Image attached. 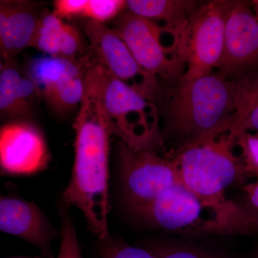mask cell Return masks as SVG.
<instances>
[{"label": "cell", "instance_id": "1", "mask_svg": "<svg viewBox=\"0 0 258 258\" xmlns=\"http://www.w3.org/2000/svg\"><path fill=\"white\" fill-rule=\"evenodd\" d=\"M85 81L84 98L74 123V166L63 198L81 210L90 230L103 241L109 237L108 160L113 133L101 103L96 61L88 67Z\"/></svg>", "mask_w": 258, "mask_h": 258}, {"label": "cell", "instance_id": "2", "mask_svg": "<svg viewBox=\"0 0 258 258\" xmlns=\"http://www.w3.org/2000/svg\"><path fill=\"white\" fill-rule=\"evenodd\" d=\"M228 133L179 147L174 158L180 181L216 215L224 233L258 231V215L226 198L227 189L249 176L233 154Z\"/></svg>", "mask_w": 258, "mask_h": 258}, {"label": "cell", "instance_id": "3", "mask_svg": "<svg viewBox=\"0 0 258 258\" xmlns=\"http://www.w3.org/2000/svg\"><path fill=\"white\" fill-rule=\"evenodd\" d=\"M158 83L153 103L163 120V131L179 147L222 134L235 112L232 81L216 73Z\"/></svg>", "mask_w": 258, "mask_h": 258}, {"label": "cell", "instance_id": "4", "mask_svg": "<svg viewBox=\"0 0 258 258\" xmlns=\"http://www.w3.org/2000/svg\"><path fill=\"white\" fill-rule=\"evenodd\" d=\"M98 74L101 103L112 133L132 149H154L162 138L156 105L100 63Z\"/></svg>", "mask_w": 258, "mask_h": 258}, {"label": "cell", "instance_id": "5", "mask_svg": "<svg viewBox=\"0 0 258 258\" xmlns=\"http://www.w3.org/2000/svg\"><path fill=\"white\" fill-rule=\"evenodd\" d=\"M113 30L126 43L142 69L149 74L162 80L177 79L184 74L186 57L184 48L177 42L170 47L162 43L164 33H174L167 27L159 26L152 20L128 10L115 18Z\"/></svg>", "mask_w": 258, "mask_h": 258}, {"label": "cell", "instance_id": "6", "mask_svg": "<svg viewBox=\"0 0 258 258\" xmlns=\"http://www.w3.org/2000/svg\"><path fill=\"white\" fill-rule=\"evenodd\" d=\"M118 156L123 198L135 215L181 182L174 159L161 157L154 149L137 150L120 142Z\"/></svg>", "mask_w": 258, "mask_h": 258}, {"label": "cell", "instance_id": "7", "mask_svg": "<svg viewBox=\"0 0 258 258\" xmlns=\"http://www.w3.org/2000/svg\"><path fill=\"white\" fill-rule=\"evenodd\" d=\"M234 3L215 0L203 3L191 16L186 31L184 79L211 74L216 68L223 52L226 23Z\"/></svg>", "mask_w": 258, "mask_h": 258}, {"label": "cell", "instance_id": "8", "mask_svg": "<svg viewBox=\"0 0 258 258\" xmlns=\"http://www.w3.org/2000/svg\"><path fill=\"white\" fill-rule=\"evenodd\" d=\"M136 215L164 230L224 233L215 213L181 182L164 190Z\"/></svg>", "mask_w": 258, "mask_h": 258}, {"label": "cell", "instance_id": "9", "mask_svg": "<svg viewBox=\"0 0 258 258\" xmlns=\"http://www.w3.org/2000/svg\"><path fill=\"white\" fill-rule=\"evenodd\" d=\"M81 25L89 40L95 60L117 79L133 86L152 101L159 83L157 77L142 69L121 37L103 24L88 19Z\"/></svg>", "mask_w": 258, "mask_h": 258}, {"label": "cell", "instance_id": "10", "mask_svg": "<svg viewBox=\"0 0 258 258\" xmlns=\"http://www.w3.org/2000/svg\"><path fill=\"white\" fill-rule=\"evenodd\" d=\"M216 74L227 79L258 71V17L247 1H235L226 23Z\"/></svg>", "mask_w": 258, "mask_h": 258}, {"label": "cell", "instance_id": "11", "mask_svg": "<svg viewBox=\"0 0 258 258\" xmlns=\"http://www.w3.org/2000/svg\"><path fill=\"white\" fill-rule=\"evenodd\" d=\"M49 161L43 136L35 125L16 120L0 131V163L5 172L16 175L42 170Z\"/></svg>", "mask_w": 258, "mask_h": 258}, {"label": "cell", "instance_id": "12", "mask_svg": "<svg viewBox=\"0 0 258 258\" xmlns=\"http://www.w3.org/2000/svg\"><path fill=\"white\" fill-rule=\"evenodd\" d=\"M0 229L34 244L45 257L52 258L50 246L55 232L35 204L15 197H2Z\"/></svg>", "mask_w": 258, "mask_h": 258}, {"label": "cell", "instance_id": "13", "mask_svg": "<svg viewBox=\"0 0 258 258\" xmlns=\"http://www.w3.org/2000/svg\"><path fill=\"white\" fill-rule=\"evenodd\" d=\"M42 14L31 2H0L2 61L15 60L23 50L31 47Z\"/></svg>", "mask_w": 258, "mask_h": 258}, {"label": "cell", "instance_id": "14", "mask_svg": "<svg viewBox=\"0 0 258 258\" xmlns=\"http://www.w3.org/2000/svg\"><path fill=\"white\" fill-rule=\"evenodd\" d=\"M40 90L28 73L15 60L2 61L0 68V112L2 117L25 118L31 113L34 103L40 98Z\"/></svg>", "mask_w": 258, "mask_h": 258}, {"label": "cell", "instance_id": "15", "mask_svg": "<svg viewBox=\"0 0 258 258\" xmlns=\"http://www.w3.org/2000/svg\"><path fill=\"white\" fill-rule=\"evenodd\" d=\"M31 47L51 57L70 60L83 57L81 55L84 49L77 28L50 13L42 14Z\"/></svg>", "mask_w": 258, "mask_h": 258}, {"label": "cell", "instance_id": "16", "mask_svg": "<svg viewBox=\"0 0 258 258\" xmlns=\"http://www.w3.org/2000/svg\"><path fill=\"white\" fill-rule=\"evenodd\" d=\"M125 3L126 9L134 14L149 20H164L165 26L185 45L190 19L201 5L189 0H128Z\"/></svg>", "mask_w": 258, "mask_h": 258}, {"label": "cell", "instance_id": "17", "mask_svg": "<svg viewBox=\"0 0 258 258\" xmlns=\"http://www.w3.org/2000/svg\"><path fill=\"white\" fill-rule=\"evenodd\" d=\"M232 81L235 97V112L222 133L235 137L249 130L258 132V71L240 75Z\"/></svg>", "mask_w": 258, "mask_h": 258}, {"label": "cell", "instance_id": "18", "mask_svg": "<svg viewBox=\"0 0 258 258\" xmlns=\"http://www.w3.org/2000/svg\"><path fill=\"white\" fill-rule=\"evenodd\" d=\"M91 55L83 56L78 60L51 56L33 59L29 62L26 72L40 92L51 85L86 74L92 61Z\"/></svg>", "mask_w": 258, "mask_h": 258}, {"label": "cell", "instance_id": "19", "mask_svg": "<svg viewBox=\"0 0 258 258\" xmlns=\"http://www.w3.org/2000/svg\"><path fill=\"white\" fill-rule=\"evenodd\" d=\"M86 74L44 88L40 95L52 111L64 114L81 106L86 91Z\"/></svg>", "mask_w": 258, "mask_h": 258}, {"label": "cell", "instance_id": "20", "mask_svg": "<svg viewBox=\"0 0 258 258\" xmlns=\"http://www.w3.org/2000/svg\"><path fill=\"white\" fill-rule=\"evenodd\" d=\"M124 9H126V3L123 0H88L83 17L103 24L116 18Z\"/></svg>", "mask_w": 258, "mask_h": 258}, {"label": "cell", "instance_id": "21", "mask_svg": "<svg viewBox=\"0 0 258 258\" xmlns=\"http://www.w3.org/2000/svg\"><path fill=\"white\" fill-rule=\"evenodd\" d=\"M101 242V258H158L149 248L130 245L122 240L108 237Z\"/></svg>", "mask_w": 258, "mask_h": 258}, {"label": "cell", "instance_id": "22", "mask_svg": "<svg viewBox=\"0 0 258 258\" xmlns=\"http://www.w3.org/2000/svg\"><path fill=\"white\" fill-rule=\"evenodd\" d=\"M57 258H83L76 227L71 217L66 211L62 214L60 246Z\"/></svg>", "mask_w": 258, "mask_h": 258}, {"label": "cell", "instance_id": "23", "mask_svg": "<svg viewBox=\"0 0 258 258\" xmlns=\"http://www.w3.org/2000/svg\"><path fill=\"white\" fill-rule=\"evenodd\" d=\"M148 248L158 258H227L220 254L183 244H155Z\"/></svg>", "mask_w": 258, "mask_h": 258}, {"label": "cell", "instance_id": "24", "mask_svg": "<svg viewBox=\"0 0 258 258\" xmlns=\"http://www.w3.org/2000/svg\"><path fill=\"white\" fill-rule=\"evenodd\" d=\"M235 144L240 146L243 154V161L249 175H258V137L248 132H241L236 136Z\"/></svg>", "mask_w": 258, "mask_h": 258}, {"label": "cell", "instance_id": "25", "mask_svg": "<svg viewBox=\"0 0 258 258\" xmlns=\"http://www.w3.org/2000/svg\"><path fill=\"white\" fill-rule=\"evenodd\" d=\"M88 0H56L53 14L61 19H71L84 16Z\"/></svg>", "mask_w": 258, "mask_h": 258}, {"label": "cell", "instance_id": "26", "mask_svg": "<svg viewBox=\"0 0 258 258\" xmlns=\"http://www.w3.org/2000/svg\"><path fill=\"white\" fill-rule=\"evenodd\" d=\"M244 191L247 194L249 203V210L258 215V180L256 182L244 186Z\"/></svg>", "mask_w": 258, "mask_h": 258}, {"label": "cell", "instance_id": "27", "mask_svg": "<svg viewBox=\"0 0 258 258\" xmlns=\"http://www.w3.org/2000/svg\"><path fill=\"white\" fill-rule=\"evenodd\" d=\"M252 5L254 6V12L258 17V0H254L252 2Z\"/></svg>", "mask_w": 258, "mask_h": 258}, {"label": "cell", "instance_id": "28", "mask_svg": "<svg viewBox=\"0 0 258 258\" xmlns=\"http://www.w3.org/2000/svg\"><path fill=\"white\" fill-rule=\"evenodd\" d=\"M253 258H258V252L254 256Z\"/></svg>", "mask_w": 258, "mask_h": 258}]
</instances>
